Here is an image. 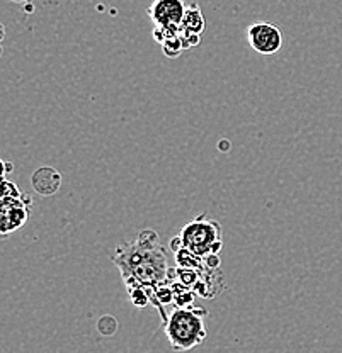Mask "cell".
<instances>
[{
  "instance_id": "obj_10",
  "label": "cell",
  "mask_w": 342,
  "mask_h": 353,
  "mask_svg": "<svg viewBox=\"0 0 342 353\" xmlns=\"http://www.w3.org/2000/svg\"><path fill=\"white\" fill-rule=\"evenodd\" d=\"M128 292H130V297L131 301H133L135 306L145 307L146 304L150 303L149 290H146L145 287H131V289H128Z\"/></svg>"
},
{
  "instance_id": "obj_1",
  "label": "cell",
  "mask_w": 342,
  "mask_h": 353,
  "mask_svg": "<svg viewBox=\"0 0 342 353\" xmlns=\"http://www.w3.org/2000/svg\"><path fill=\"white\" fill-rule=\"evenodd\" d=\"M113 263L120 268L126 289L145 287L149 290L167 282V253L153 230H142L133 241L121 243Z\"/></svg>"
},
{
  "instance_id": "obj_9",
  "label": "cell",
  "mask_w": 342,
  "mask_h": 353,
  "mask_svg": "<svg viewBox=\"0 0 342 353\" xmlns=\"http://www.w3.org/2000/svg\"><path fill=\"white\" fill-rule=\"evenodd\" d=\"M175 262H178V265L181 268H191V270H200V272L206 270L203 259L194 255L193 252H189V250L184 248V246L178 253H175Z\"/></svg>"
},
{
  "instance_id": "obj_12",
  "label": "cell",
  "mask_w": 342,
  "mask_h": 353,
  "mask_svg": "<svg viewBox=\"0 0 342 353\" xmlns=\"http://www.w3.org/2000/svg\"><path fill=\"white\" fill-rule=\"evenodd\" d=\"M116 326H117L116 319H114L113 316H109V314L102 316V318L99 319V323H97V330L101 331L102 334H113L114 331H116Z\"/></svg>"
},
{
  "instance_id": "obj_7",
  "label": "cell",
  "mask_w": 342,
  "mask_h": 353,
  "mask_svg": "<svg viewBox=\"0 0 342 353\" xmlns=\"http://www.w3.org/2000/svg\"><path fill=\"white\" fill-rule=\"evenodd\" d=\"M31 183L39 196H53L61 187V174L51 167H41L32 174Z\"/></svg>"
},
{
  "instance_id": "obj_11",
  "label": "cell",
  "mask_w": 342,
  "mask_h": 353,
  "mask_svg": "<svg viewBox=\"0 0 342 353\" xmlns=\"http://www.w3.org/2000/svg\"><path fill=\"white\" fill-rule=\"evenodd\" d=\"M162 46H164L165 57H169V58H178L179 54H181V51L184 50L181 38H179V36H175V38H172V39H167V41L162 44Z\"/></svg>"
},
{
  "instance_id": "obj_15",
  "label": "cell",
  "mask_w": 342,
  "mask_h": 353,
  "mask_svg": "<svg viewBox=\"0 0 342 353\" xmlns=\"http://www.w3.org/2000/svg\"><path fill=\"white\" fill-rule=\"evenodd\" d=\"M171 248H172V252H174V253H178L179 250L182 248V241H181V236H175V238H172V241H171Z\"/></svg>"
},
{
  "instance_id": "obj_13",
  "label": "cell",
  "mask_w": 342,
  "mask_h": 353,
  "mask_svg": "<svg viewBox=\"0 0 342 353\" xmlns=\"http://www.w3.org/2000/svg\"><path fill=\"white\" fill-rule=\"evenodd\" d=\"M203 262L205 267L209 268V270H218L220 265H222V259H220V255H208Z\"/></svg>"
},
{
  "instance_id": "obj_17",
  "label": "cell",
  "mask_w": 342,
  "mask_h": 353,
  "mask_svg": "<svg viewBox=\"0 0 342 353\" xmlns=\"http://www.w3.org/2000/svg\"><path fill=\"white\" fill-rule=\"evenodd\" d=\"M3 36H6V29H3V24H2V22H0V43H2Z\"/></svg>"
},
{
  "instance_id": "obj_16",
  "label": "cell",
  "mask_w": 342,
  "mask_h": 353,
  "mask_svg": "<svg viewBox=\"0 0 342 353\" xmlns=\"http://www.w3.org/2000/svg\"><path fill=\"white\" fill-rule=\"evenodd\" d=\"M218 150L223 153H227L228 150H230V143H228V139H222V141L218 143Z\"/></svg>"
},
{
  "instance_id": "obj_18",
  "label": "cell",
  "mask_w": 342,
  "mask_h": 353,
  "mask_svg": "<svg viewBox=\"0 0 342 353\" xmlns=\"http://www.w3.org/2000/svg\"><path fill=\"white\" fill-rule=\"evenodd\" d=\"M0 57H2V44H0Z\"/></svg>"
},
{
  "instance_id": "obj_2",
  "label": "cell",
  "mask_w": 342,
  "mask_h": 353,
  "mask_svg": "<svg viewBox=\"0 0 342 353\" xmlns=\"http://www.w3.org/2000/svg\"><path fill=\"white\" fill-rule=\"evenodd\" d=\"M208 311L203 307H175L165 318L164 331L172 350L184 353L200 347L206 340L205 318Z\"/></svg>"
},
{
  "instance_id": "obj_4",
  "label": "cell",
  "mask_w": 342,
  "mask_h": 353,
  "mask_svg": "<svg viewBox=\"0 0 342 353\" xmlns=\"http://www.w3.org/2000/svg\"><path fill=\"white\" fill-rule=\"evenodd\" d=\"M222 234L223 231L218 221L209 218L208 214H201L187 223L179 236L184 248L205 260L208 255H220L223 248Z\"/></svg>"
},
{
  "instance_id": "obj_5",
  "label": "cell",
  "mask_w": 342,
  "mask_h": 353,
  "mask_svg": "<svg viewBox=\"0 0 342 353\" xmlns=\"http://www.w3.org/2000/svg\"><path fill=\"white\" fill-rule=\"evenodd\" d=\"M184 0H155L149 7V16L157 29L167 32L169 38H175L181 31V22L186 12Z\"/></svg>"
},
{
  "instance_id": "obj_6",
  "label": "cell",
  "mask_w": 342,
  "mask_h": 353,
  "mask_svg": "<svg viewBox=\"0 0 342 353\" xmlns=\"http://www.w3.org/2000/svg\"><path fill=\"white\" fill-rule=\"evenodd\" d=\"M245 38L252 50L264 57L276 54L283 46L281 29L271 22H254L247 28Z\"/></svg>"
},
{
  "instance_id": "obj_3",
  "label": "cell",
  "mask_w": 342,
  "mask_h": 353,
  "mask_svg": "<svg viewBox=\"0 0 342 353\" xmlns=\"http://www.w3.org/2000/svg\"><path fill=\"white\" fill-rule=\"evenodd\" d=\"M32 199L9 180H0V240L24 226L29 221Z\"/></svg>"
},
{
  "instance_id": "obj_14",
  "label": "cell",
  "mask_w": 342,
  "mask_h": 353,
  "mask_svg": "<svg viewBox=\"0 0 342 353\" xmlns=\"http://www.w3.org/2000/svg\"><path fill=\"white\" fill-rule=\"evenodd\" d=\"M10 172H12V165L0 158V180H6V176L9 175Z\"/></svg>"
},
{
  "instance_id": "obj_8",
  "label": "cell",
  "mask_w": 342,
  "mask_h": 353,
  "mask_svg": "<svg viewBox=\"0 0 342 353\" xmlns=\"http://www.w3.org/2000/svg\"><path fill=\"white\" fill-rule=\"evenodd\" d=\"M206 24L203 19V14H201L200 6L198 3H191L186 7V12H184L182 22H181V31L179 32H189V34H201L205 31Z\"/></svg>"
}]
</instances>
